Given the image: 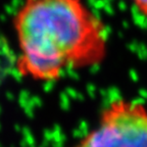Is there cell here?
<instances>
[{
    "mask_svg": "<svg viewBox=\"0 0 147 147\" xmlns=\"http://www.w3.org/2000/svg\"><path fill=\"white\" fill-rule=\"evenodd\" d=\"M16 71L39 83L98 65L107 54L105 25L84 0H23L12 18Z\"/></svg>",
    "mask_w": 147,
    "mask_h": 147,
    "instance_id": "1",
    "label": "cell"
},
{
    "mask_svg": "<svg viewBox=\"0 0 147 147\" xmlns=\"http://www.w3.org/2000/svg\"><path fill=\"white\" fill-rule=\"evenodd\" d=\"M73 147H147V108L134 100L111 101L97 126Z\"/></svg>",
    "mask_w": 147,
    "mask_h": 147,
    "instance_id": "2",
    "label": "cell"
},
{
    "mask_svg": "<svg viewBox=\"0 0 147 147\" xmlns=\"http://www.w3.org/2000/svg\"><path fill=\"white\" fill-rule=\"evenodd\" d=\"M137 8V10L147 18V0H129Z\"/></svg>",
    "mask_w": 147,
    "mask_h": 147,
    "instance_id": "3",
    "label": "cell"
}]
</instances>
